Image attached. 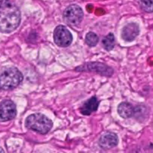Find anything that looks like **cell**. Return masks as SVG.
<instances>
[{
  "instance_id": "8fae6325",
  "label": "cell",
  "mask_w": 153,
  "mask_h": 153,
  "mask_svg": "<svg viewBox=\"0 0 153 153\" xmlns=\"http://www.w3.org/2000/svg\"><path fill=\"white\" fill-rule=\"evenodd\" d=\"M117 111L121 117L127 119V118L134 116V112H135V108L133 107L131 103L124 102L119 105L117 108Z\"/></svg>"
},
{
  "instance_id": "3957f363",
  "label": "cell",
  "mask_w": 153,
  "mask_h": 153,
  "mask_svg": "<svg viewBox=\"0 0 153 153\" xmlns=\"http://www.w3.org/2000/svg\"><path fill=\"white\" fill-rule=\"evenodd\" d=\"M23 80V76L18 69L9 67L0 73V90L10 91L17 88Z\"/></svg>"
},
{
  "instance_id": "ba28073f",
  "label": "cell",
  "mask_w": 153,
  "mask_h": 153,
  "mask_svg": "<svg viewBox=\"0 0 153 153\" xmlns=\"http://www.w3.org/2000/svg\"><path fill=\"white\" fill-rule=\"evenodd\" d=\"M118 141L117 135L115 133L108 131L101 136L99 140V146L102 149L107 150L117 146Z\"/></svg>"
},
{
  "instance_id": "6da1fadb",
  "label": "cell",
  "mask_w": 153,
  "mask_h": 153,
  "mask_svg": "<svg viewBox=\"0 0 153 153\" xmlns=\"http://www.w3.org/2000/svg\"><path fill=\"white\" fill-rule=\"evenodd\" d=\"M20 21V10L15 4L8 3L0 7V32H12L19 27Z\"/></svg>"
},
{
  "instance_id": "30bf717a",
  "label": "cell",
  "mask_w": 153,
  "mask_h": 153,
  "mask_svg": "<svg viewBox=\"0 0 153 153\" xmlns=\"http://www.w3.org/2000/svg\"><path fill=\"white\" fill-rule=\"evenodd\" d=\"M100 101L97 97H93L87 100L81 108V113L84 115H91L98 109Z\"/></svg>"
},
{
  "instance_id": "8992f818",
  "label": "cell",
  "mask_w": 153,
  "mask_h": 153,
  "mask_svg": "<svg viewBox=\"0 0 153 153\" xmlns=\"http://www.w3.org/2000/svg\"><path fill=\"white\" fill-rule=\"evenodd\" d=\"M76 71H92L102 75V76H111L114 73L113 69L102 63H88L85 65L79 66L76 68Z\"/></svg>"
},
{
  "instance_id": "4fadbf2b",
  "label": "cell",
  "mask_w": 153,
  "mask_h": 153,
  "mask_svg": "<svg viewBox=\"0 0 153 153\" xmlns=\"http://www.w3.org/2000/svg\"><path fill=\"white\" fill-rule=\"evenodd\" d=\"M85 42L91 47L95 46L99 43V37L94 32H88L85 37Z\"/></svg>"
},
{
  "instance_id": "7c38bea8",
  "label": "cell",
  "mask_w": 153,
  "mask_h": 153,
  "mask_svg": "<svg viewBox=\"0 0 153 153\" xmlns=\"http://www.w3.org/2000/svg\"><path fill=\"white\" fill-rule=\"evenodd\" d=\"M102 45L105 49L107 51H111L114 48L115 37L113 33H109L107 36L102 39Z\"/></svg>"
},
{
  "instance_id": "9a60e30c",
  "label": "cell",
  "mask_w": 153,
  "mask_h": 153,
  "mask_svg": "<svg viewBox=\"0 0 153 153\" xmlns=\"http://www.w3.org/2000/svg\"><path fill=\"white\" fill-rule=\"evenodd\" d=\"M9 3V0H0V7L5 6Z\"/></svg>"
},
{
  "instance_id": "2e32d148",
  "label": "cell",
  "mask_w": 153,
  "mask_h": 153,
  "mask_svg": "<svg viewBox=\"0 0 153 153\" xmlns=\"http://www.w3.org/2000/svg\"><path fill=\"white\" fill-rule=\"evenodd\" d=\"M0 152H4V150H3V149H1V148H0Z\"/></svg>"
},
{
  "instance_id": "9c48e42d",
  "label": "cell",
  "mask_w": 153,
  "mask_h": 153,
  "mask_svg": "<svg viewBox=\"0 0 153 153\" xmlns=\"http://www.w3.org/2000/svg\"><path fill=\"white\" fill-rule=\"evenodd\" d=\"M140 28L136 23H128L124 26L122 30V37L126 41H133L138 36Z\"/></svg>"
},
{
  "instance_id": "277c9868",
  "label": "cell",
  "mask_w": 153,
  "mask_h": 153,
  "mask_svg": "<svg viewBox=\"0 0 153 153\" xmlns=\"http://www.w3.org/2000/svg\"><path fill=\"white\" fill-rule=\"evenodd\" d=\"M84 13L82 7L77 4H71L64 10L63 19L70 25H77L82 22Z\"/></svg>"
},
{
  "instance_id": "52a82bcc",
  "label": "cell",
  "mask_w": 153,
  "mask_h": 153,
  "mask_svg": "<svg viewBox=\"0 0 153 153\" xmlns=\"http://www.w3.org/2000/svg\"><path fill=\"white\" fill-rule=\"evenodd\" d=\"M16 115V108L11 100H4L0 103V122L13 120Z\"/></svg>"
},
{
  "instance_id": "5bb4252c",
  "label": "cell",
  "mask_w": 153,
  "mask_h": 153,
  "mask_svg": "<svg viewBox=\"0 0 153 153\" xmlns=\"http://www.w3.org/2000/svg\"><path fill=\"white\" fill-rule=\"evenodd\" d=\"M140 8L146 13L153 12V0H137Z\"/></svg>"
},
{
  "instance_id": "7a4b0ae2",
  "label": "cell",
  "mask_w": 153,
  "mask_h": 153,
  "mask_svg": "<svg viewBox=\"0 0 153 153\" xmlns=\"http://www.w3.org/2000/svg\"><path fill=\"white\" fill-rule=\"evenodd\" d=\"M25 126L39 134H46L52 129L53 123L44 114L37 113L29 115L26 118Z\"/></svg>"
},
{
  "instance_id": "5b68a950",
  "label": "cell",
  "mask_w": 153,
  "mask_h": 153,
  "mask_svg": "<svg viewBox=\"0 0 153 153\" xmlns=\"http://www.w3.org/2000/svg\"><path fill=\"white\" fill-rule=\"evenodd\" d=\"M53 37L55 44L61 47H67L73 41V35L71 32L62 25H58L55 28Z\"/></svg>"
}]
</instances>
